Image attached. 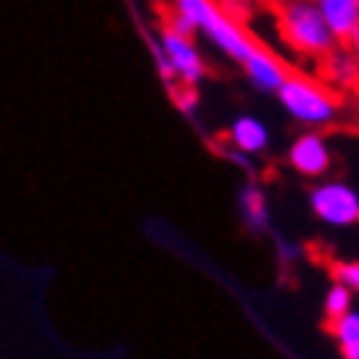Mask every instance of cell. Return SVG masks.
<instances>
[{"mask_svg": "<svg viewBox=\"0 0 359 359\" xmlns=\"http://www.w3.org/2000/svg\"><path fill=\"white\" fill-rule=\"evenodd\" d=\"M277 101H280L283 113L304 128H326L338 119V97L320 79L304 74L286 76V83L277 88Z\"/></svg>", "mask_w": 359, "mask_h": 359, "instance_id": "3", "label": "cell"}, {"mask_svg": "<svg viewBox=\"0 0 359 359\" xmlns=\"http://www.w3.org/2000/svg\"><path fill=\"white\" fill-rule=\"evenodd\" d=\"M332 277L359 295V259H341V262H335L332 265Z\"/></svg>", "mask_w": 359, "mask_h": 359, "instance_id": "14", "label": "cell"}, {"mask_svg": "<svg viewBox=\"0 0 359 359\" xmlns=\"http://www.w3.org/2000/svg\"><path fill=\"white\" fill-rule=\"evenodd\" d=\"M226 143H231L235 149H244L247 156L256 158V156H265L268 147H271V131H268V125L259 116L241 113L229 122Z\"/></svg>", "mask_w": 359, "mask_h": 359, "instance_id": "8", "label": "cell"}, {"mask_svg": "<svg viewBox=\"0 0 359 359\" xmlns=\"http://www.w3.org/2000/svg\"><path fill=\"white\" fill-rule=\"evenodd\" d=\"M320 76L335 88H356L359 86V58L353 49H341V43L317 65Z\"/></svg>", "mask_w": 359, "mask_h": 359, "instance_id": "10", "label": "cell"}, {"mask_svg": "<svg viewBox=\"0 0 359 359\" xmlns=\"http://www.w3.org/2000/svg\"><path fill=\"white\" fill-rule=\"evenodd\" d=\"M241 67H244L250 86L259 88V92H265V95H277V88H280L286 83V76H290V70H286L283 61L277 58L274 52H268L265 46H259V43L244 58Z\"/></svg>", "mask_w": 359, "mask_h": 359, "instance_id": "7", "label": "cell"}, {"mask_svg": "<svg viewBox=\"0 0 359 359\" xmlns=\"http://www.w3.org/2000/svg\"><path fill=\"white\" fill-rule=\"evenodd\" d=\"M238 213L241 219H244V226L250 231H256V235H262L271 226V204H268V195L259 183H244L238 192Z\"/></svg>", "mask_w": 359, "mask_h": 359, "instance_id": "9", "label": "cell"}, {"mask_svg": "<svg viewBox=\"0 0 359 359\" xmlns=\"http://www.w3.org/2000/svg\"><path fill=\"white\" fill-rule=\"evenodd\" d=\"M347 46H350V49H353V52H356V58H359V34H356V37H353V40H350V43H347Z\"/></svg>", "mask_w": 359, "mask_h": 359, "instance_id": "17", "label": "cell"}, {"mask_svg": "<svg viewBox=\"0 0 359 359\" xmlns=\"http://www.w3.org/2000/svg\"><path fill=\"white\" fill-rule=\"evenodd\" d=\"M329 332L341 356L359 359V308L356 304L347 313H341L338 320H329Z\"/></svg>", "mask_w": 359, "mask_h": 359, "instance_id": "12", "label": "cell"}, {"mask_svg": "<svg viewBox=\"0 0 359 359\" xmlns=\"http://www.w3.org/2000/svg\"><path fill=\"white\" fill-rule=\"evenodd\" d=\"M353 290H347L344 283H332L326 295H323V313H326V320H338L341 313H347L350 308H353Z\"/></svg>", "mask_w": 359, "mask_h": 359, "instance_id": "13", "label": "cell"}, {"mask_svg": "<svg viewBox=\"0 0 359 359\" xmlns=\"http://www.w3.org/2000/svg\"><path fill=\"white\" fill-rule=\"evenodd\" d=\"M219 152L231 161V165H238V168H244V170H253V156H247L244 149H235L231 143H226V147H222Z\"/></svg>", "mask_w": 359, "mask_h": 359, "instance_id": "15", "label": "cell"}, {"mask_svg": "<svg viewBox=\"0 0 359 359\" xmlns=\"http://www.w3.org/2000/svg\"><path fill=\"white\" fill-rule=\"evenodd\" d=\"M295 256H299L295 244H283V241H280V259H295Z\"/></svg>", "mask_w": 359, "mask_h": 359, "instance_id": "16", "label": "cell"}, {"mask_svg": "<svg viewBox=\"0 0 359 359\" xmlns=\"http://www.w3.org/2000/svg\"><path fill=\"white\" fill-rule=\"evenodd\" d=\"M311 213L329 229L359 226V192L344 180H317L308 192Z\"/></svg>", "mask_w": 359, "mask_h": 359, "instance_id": "5", "label": "cell"}, {"mask_svg": "<svg viewBox=\"0 0 359 359\" xmlns=\"http://www.w3.org/2000/svg\"><path fill=\"white\" fill-rule=\"evenodd\" d=\"M280 37L286 46L295 49L302 58H311L313 65H320L341 43L317 0H286L280 6Z\"/></svg>", "mask_w": 359, "mask_h": 359, "instance_id": "2", "label": "cell"}, {"mask_svg": "<svg viewBox=\"0 0 359 359\" xmlns=\"http://www.w3.org/2000/svg\"><path fill=\"white\" fill-rule=\"evenodd\" d=\"M156 61L165 79L174 86H198L208 76V61H204V52L198 46V40H195V34L177 31L168 22L158 31Z\"/></svg>", "mask_w": 359, "mask_h": 359, "instance_id": "4", "label": "cell"}, {"mask_svg": "<svg viewBox=\"0 0 359 359\" xmlns=\"http://www.w3.org/2000/svg\"><path fill=\"white\" fill-rule=\"evenodd\" d=\"M317 6L341 43H350L359 34V0H317Z\"/></svg>", "mask_w": 359, "mask_h": 359, "instance_id": "11", "label": "cell"}, {"mask_svg": "<svg viewBox=\"0 0 359 359\" xmlns=\"http://www.w3.org/2000/svg\"><path fill=\"white\" fill-rule=\"evenodd\" d=\"M168 25L201 37L222 58L235 61V65H244V58L256 46L244 22L238 15H231L222 6V0H168Z\"/></svg>", "mask_w": 359, "mask_h": 359, "instance_id": "1", "label": "cell"}, {"mask_svg": "<svg viewBox=\"0 0 359 359\" xmlns=\"http://www.w3.org/2000/svg\"><path fill=\"white\" fill-rule=\"evenodd\" d=\"M286 165L304 180H323L332 168V147L323 137V128H304L295 134L286 149Z\"/></svg>", "mask_w": 359, "mask_h": 359, "instance_id": "6", "label": "cell"}]
</instances>
